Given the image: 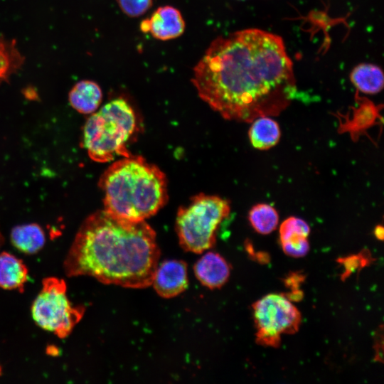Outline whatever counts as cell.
Listing matches in <instances>:
<instances>
[{
  "instance_id": "obj_10",
  "label": "cell",
  "mask_w": 384,
  "mask_h": 384,
  "mask_svg": "<svg viewBox=\"0 0 384 384\" xmlns=\"http://www.w3.org/2000/svg\"><path fill=\"white\" fill-rule=\"evenodd\" d=\"M194 273L205 287L214 289L223 286L228 280L230 267L228 262L215 252H208L195 264Z\"/></svg>"
},
{
  "instance_id": "obj_19",
  "label": "cell",
  "mask_w": 384,
  "mask_h": 384,
  "mask_svg": "<svg viewBox=\"0 0 384 384\" xmlns=\"http://www.w3.org/2000/svg\"><path fill=\"white\" fill-rule=\"evenodd\" d=\"M283 252L289 257H304L309 251V242L306 237H297L281 242Z\"/></svg>"
},
{
  "instance_id": "obj_6",
  "label": "cell",
  "mask_w": 384,
  "mask_h": 384,
  "mask_svg": "<svg viewBox=\"0 0 384 384\" xmlns=\"http://www.w3.org/2000/svg\"><path fill=\"white\" fill-rule=\"evenodd\" d=\"M65 281L56 277L43 280V287L31 306L32 318L41 329L60 338L67 337L81 320L85 308L74 306L68 298Z\"/></svg>"
},
{
  "instance_id": "obj_13",
  "label": "cell",
  "mask_w": 384,
  "mask_h": 384,
  "mask_svg": "<svg viewBox=\"0 0 384 384\" xmlns=\"http://www.w3.org/2000/svg\"><path fill=\"white\" fill-rule=\"evenodd\" d=\"M13 245L25 254H35L44 245L46 237L41 227L31 223L15 226L11 233Z\"/></svg>"
},
{
  "instance_id": "obj_5",
  "label": "cell",
  "mask_w": 384,
  "mask_h": 384,
  "mask_svg": "<svg viewBox=\"0 0 384 384\" xmlns=\"http://www.w3.org/2000/svg\"><path fill=\"white\" fill-rule=\"evenodd\" d=\"M230 211L229 202L217 196L199 193L178 208L176 231L181 247L201 253L215 243V233Z\"/></svg>"
},
{
  "instance_id": "obj_21",
  "label": "cell",
  "mask_w": 384,
  "mask_h": 384,
  "mask_svg": "<svg viewBox=\"0 0 384 384\" xmlns=\"http://www.w3.org/2000/svg\"><path fill=\"white\" fill-rule=\"evenodd\" d=\"M374 234L378 240H383L384 236L383 227L380 225H377L374 230Z\"/></svg>"
},
{
  "instance_id": "obj_16",
  "label": "cell",
  "mask_w": 384,
  "mask_h": 384,
  "mask_svg": "<svg viewBox=\"0 0 384 384\" xmlns=\"http://www.w3.org/2000/svg\"><path fill=\"white\" fill-rule=\"evenodd\" d=\"M24 58L16 47L14 40L0 38V84L22 66Z\"/></svg>"
},
{
  "instance_id": "obj_20",
  "label": "cell",
  "mask_w": 384,
  "mask_h": 384,
  "mask_svg": "<svg viewBox=\"0 0 384 384\" xmlns=\"http://www.w3.org/2000/svg\"><path fill=\"white\" fill-rule=\"evenodd\" d=\"M122 11L129 17L144 14L153 5V0H117Z\"/></svg>"
},
{
  "instance_id": "obj_17",
  "label": "cell",
  "mask_w": 384,
  "mask_h": 384,
  "mask_svg": "<svg viewBox=\"0 0 384 384\" xmlns=\"http://www.w3.org/2000/svg\"><path fill=\"white\" fill-rule=\"evenodd\" d=\"M248 220L256 232L262 235H267L277 228L279 215L277 211L272 206L258 203L249 211Z\"/></svg>"
},
{
  "instance_id": "obj_3",
  "label": "cell",
  "mask_w": 384,
  "mask_h": 384,
  "mask_svg": "<svg viewBox=\"0 0 384 384\" xmlns=\"http://www.w3.org/2000/svg\"><path fill=\"white\" fill-rule=\"evenodd\" d=\"M99 186L104 193V210L129 220H145L168 201L165 174L139 156L114 162L101 176Z\"/></svg>"
},
{
  "instance_id": "obj_8",
  "label": "cell",
  "mask_w": 384,
  "mask_h": 384,
  "mask_svg": "<svg viewBox=\"0 0 384 384\" xmlns=\"http://www.w3.org/2000/svg\"><path fill=\"white\" fill-rule=\"evenodd\" d=\"M185 21L181 12L171 6L159 7L149 18L141 22L140 29L150 33L160 41H169L181 36L185 31Z\"/></svg>"
},
{
  "instance_id": "obj_9",
  "label": "cell",
  "mask_w": 384,
  "mask_h": 384,
  "mask_svg": "<svg viewBox=\"0 0 384 384\" xmlns=\"http://www.w3.org/2000/svg\"><path fill=\"white\" fill-rule=\"evenodd\" d=\"M151 284L156 293L164 298L174 297L188 287L186 264L178 260H170L158 265Z\"/></svg>"
},
{
  "instance_id": "obj_1",
  "label": "cell",
  "mask_w": 384,
  "mask_h": 384,
  "mask_svg": "<svg viewBox=\"0 0 384 384\" xmlns=\"http://www.w3.org/2000/svg\"><path fill=\"white\" fill-rule=\"evenodd\" d=\"M193 71L198 96L228 120L279 115L297 92L282 38L258 28L217 37Z\"/></svg>"
},
{
  "instance_id": "obj_22",
  "label": "cell",
  "mask_w": 384,
  "mask_h": 384,
  "mask_svg": "<svg viewBox=\"0 0 384 384\" xmlns=\"http://www.w3.org/2000/svg\"><path fill=\"white\" fill-rule=\"evenodd\" d=\"M1 236L0 235V245H1Z\"/></svg>"
},
{
  "instance_id": "obj_15",
  "label": "cell",
  "mask_w": 384,
  "mask_h": 384,
  "mask_svg": "<svg viewBox=\"0 0 384 384\" xmlns=\"http://www.w3.org/2000/svg\"><path fill=\"white\" fill-rule=\"evenodd\" d=\"M350 80L358 90L365 94L378 93L384 86L382 70L369 63L356 66L350 74Z\"/></svg>"
},
{
  "instance_id": "obj_12",
  "label": "cell",
  "mask_w": 384,
  "mask_h": 384,
  "mask_svg": "<svg viewBox=\"0 0 384 384\" xmlns=\"http://www.w3.org/2000/svg\"><path fill=\"white\" fill-rule=\"evenodd\" d=\"M28 270L23 261L9 253L0 254V288L23 292Z\"/></svg>"
},
{
  "instance_id": "obj_4",
  "label": "cell",
  "mask_w": 384,
  "mask_h": 384,
  "mask_svg": "<svg viewBox=\"0 0 384 384\" xmlns=\"http://www.w3.org/2000/svg\"><path fill=\"white\" fill-rule=\"evenodd\" d=\"M136 128V117L122 98L110 101L87 120L83 146L95 161L107 162L115 156H129L126 144Z\"/></svg>"
},
{
  "instance_id": "obj_2",
  "label": "cell",
  "mask_w": 384,
  "mask_h": 384,
  "mask_svg": "<svg viewBox=\"0 0 384 384\" xmlns=\"http://www.w3.org/2000/svg\"><path fill=\"white\" fill-rule=\"evenodd\" d=\"M159 255L156 233L145 220L101 210L80 225L64 270L68 277L90 276L107 284L145 288L151 284Z\"/></svg>"
},
{
  "instance_id": "obj_7",
  "label": "cell",
  "mask_w": 384,
  "mask_h": 384,
  "mask_svg": "<svg viewBox=\"0 0 384 384\" xmlns=\"http://www.w3.org/2000/svg\"><path fill=\"white\" fill-rule=\"evenodd\" d=\"M256 328V342L261 346L277 348L283 334L298 331L302 316L285 295L269 294L252 305Z\"/></svg>"
},
{
  "instance_id": "obj_18",
  "label": "cell",
  "mask_w": 384,
  "mask_h": 384,
  "mask_svg": "<svg viewBox=\"0 0 384 384\" xmlns=\"http://www.w3.org/2000/svg\"><path fill=\"white\" fill-rule=\"evenodd\" d=\"M309 233L310 228L305 220L294 216L289 217L280 225V242L297 237L307 238Z\"/></svg>"
},
{
  "instance_id": "obj_11",
  "label": "cell",
  "mask_w": 384,
  "mask_h": 384,
  "mask_svg": "<svg viewBox=\"0 0 384 384\" xmlns=\"http://www.w3.org/2000/svg\"><path fill=\"white\" fill-rule=\"evenodd\" d=\"M68 100L70 105L78 112L90 114L99 107L102 100V92L95 82L84 80L72 87Z\"/></svg>"
},
{
  "instance_id": "obj_14",
  "label": "cell",
  "mask_w": 384,
  "mask_h": 384,
  "mask_svg": "<svg viewBox=\"0 0 384 384\" xmlns=\"http://www.w3.org/2000/svg\"><path fill=\"white\" fill-rule=\"evenodd\" d=\"M252 122L248 135L255 148L266 150L278 143L281 132L276 121L268 117H260Z\"/></svg>"
}]
</instances>
